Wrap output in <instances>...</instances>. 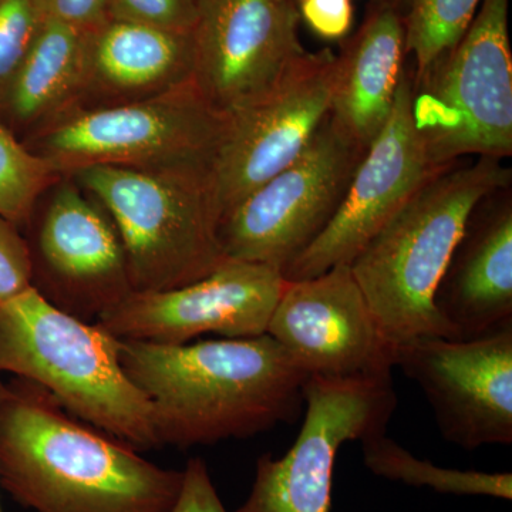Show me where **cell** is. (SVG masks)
<instances>
[{"label": "cell", "mask_w": 512, "mask_h": 512, "mask_svg": "<svg viewBox=\"0 0 512 512\" xmlns=\"http://www.w3.org/2000/svg\"><path fill=\"white\" fill-rule=\"evenodd\" d=\"M303 404L298 439L284 457L258 458L251 493L235 512H329L339 448L386 433L397 397L392 375L309 376Z\"/></svg>", "instance_id": "obj_8"}, {"label": "cell", "mask_w": 512, "mask_h": 512, "mask_svg": "<svg viewBox=\"0 0 512 512\" xmlns=\"http://www.w3.org/2000/svg\"><path fill=\"white\" fill-rule=\"evenodd\" d=\"M43 22L37 0H0V100Z\"/></svg>", "instance_id": "obj_24"}, {"label": "cell", "mask_w": 512, "mask_h": 512, "mask_svg": "<svg viewBox=\"0 0 512 512\" xmlns=\"http://www.w3.org/2000/svg\"><path fill=\"white\" fill-rule=\"evenodd\" d=\"M3 372L43 387L77 419L137 451L160 447L150 403L120 365L119 339L32 286L0 303Z\"/></svg>", "instance_id": "obj_4"}, {"label": "cell", "mask_w": 512, "mask_h": 512, "mask_svg": "<svg viewBox=\"0 0 512 512\" xmlns=\"http://www.w3.org/2000/svg\"><path fill=\"white\" fill-rule=\"evenodd\" d=\"M183 471L77 423L52 393L16 377L0 399V485L36 512H171Z\"/></svg>", "instance_id": "obj_2"}, {"label": "cell", "mask_w": 512, "mask_h": 512, "mask_svg": "<svg viewBox=\"0 0 512 512\" xmlns=\"http://www.w3.org/2000/svg\"><path fill=\"white\" fill-rule=\"evenodd\" d=\"M296 0H202L192 83L224 116L281 82L305 55Z\"/></svg>", "instance_id": "obj_15"}, {"label": "cell", "mask_w": 512, "mask_h": 512, "mask_svg": "<svg viewBox=\"0 0 512 512\" xmlns=\"http://www.w3.org/2000/svg\"><path fill=\"white\" fill-rule=\"evenodd\" d=\"M477 210L434 296L450 340L478 338L512 320L511 205L485 217Z\"/></svg>", "instance_id": "obj_18"}, {"label": "cell", "mask_w": 512, "mask_h": 512, "mask_svg": "<svg viewBox=\"0 0 512 512\" xmlns=\"http://www.w3.org/2000/svg\"><path fill=\"white\" fill-rule=\"evenodd\" d=\"M32 258L18 225L0 215V303L32 286Z\"/></svg>", "instance_id": "obj_26"}, {"label": "cell", "mask_w": 512, "mask_h": 512, "mask_svg": "<svg viewBox=\"0 0 512 512\" xmlns=\"http://www.w3.org/2000/svg\"><path fill=\"white\" fill-rule=\"evenodd\" d=\"M62 175L33 154L0 120V215L28 224L36 205Z\"/></svg>", "instance_id": "obj_23"}, {"label": "cell", "mask_w": 512, "mask_h": 512, "mask_svg": "<svg viewBox=\"0 0 512 512\" xmlns=\"http://www.w3.org/2000/svg\"><path fill=\"white\" fill-rule=\"evenodd\" d=\"M225 121L191 83L136 103L67 111L23 144L60 175L92 165L210 170Z\"/></svg>", "instance_id": "obj_6"}, {"label": "cell", "mask_w": 512, "mask_h": 512, "mask_svg": "<svg viewBox=\"0 0 512 512\" xmlns=\"http://www.w3.org/2000/svg\"><path fill=\"white\" fill-rule=\"evenodd\" d=\"M410 2H412V0H375V3L392 6V8L400 10L402 13H404V10L409 9Z\"/></svg>", "instance_id": "obj_30"}, {"label": "cell", "mask_w": 512, "mask_h": 512, "mask_svg": "<svg viewBox=\"0 0 512 512\" xmlns=\"http://www.w3.org/2000/svg\"><path fill=\"white\" fill-rule=\"evenodd\" d=\"M511 171L494 158L444 168L421 185L350 262L383 338L396 346L423 336L446 338L434 296L471 217Z\"/></svg>", "instance_id": "obj_3"}, {"label": "cell", "mask_w": 512, "mask_h": 512, "mask_svg": "<svg viewBox=\"0 0 512 512\" xmlns=\"http://www.w3.org/2000/svg\"><path fill=\"white\" fill-rule=\"evenodd\" d=\"M483 0H412L404 13L406 52L416 63L413 82L450 52L473 22Z\"/></svg>", "instance_id": "obj_22"}, {"label": "cell", "mask_w": 512, "mask_h": 512, "mask_svg": "<svg viewBox=\"0 0 512 512\" xmlns=\"http://www.w3.org/2000/svg\"><path fill=\"white\" fill-rule=\"evenodd\" d=\"M183 474V487L171 512H228L202 458L188 460Z\"/></svg>", "instance_id": "obj_28"}, {"label": "cell", "mask_w": 512, "mask_h": 512, "mask_svg": "<svg viewBox=\"0 0 512 512\" xmlns=\"http://www.w3.org/2000/svg\"><path fill=\"white\" fill-rule=\"evenodd\" d=\"M45 20L90 30L107 19L109 0H37Z\"/></svg>", "instance_id": "obj_29"}, {"label": "cell", "mask_w": 512, "mask_h": 512, "mask_svg": "<svg viewBox=\"0 0 512 512\" xmlns=\"http://www.w3.org/2000/svg\"><path fill=\"white\" fill-rule=\"evenodd\" d=\"M130 382L147 397L160 446H211L295 423L308 376L269 335L184 345L119 339Z\"/></svg>", "instance_id": "obj_1"}, {"label": "cell", "mask_w": 512, "mask_h": 512, "mask_svg": "<svg viewBox=\"0 0 512 512\" xmlns=\"http://www.w3.org/2000/svg\"><path fill=\"white\" fill-rule=\"evenodd\" d=\"M406 55L404 13L375 3L336 56L329 119L362 153L392 113Z\"/></svg>", "instance_id": "obj_19"}, {"label": "cell", "mask_w": 512, "mask_h": 512, "mask_svg": "<svg viewBox=\"0 0 512 512\" xmlns=\"http://www.w3.org/2000/svg\"><path fill=\"white\" fill-rule=\"evenodd\" d=\"M412 116L436 167L464 156H511L508 0H483L457 45L413 82Z\"/></svg>", "instance_id": "obj_7"}, {"label": "cell", "mask_w": 512, "mask_h": 512, "mask_svg": "<svg viewBox=\"0 0 512 512\" xmlns=\"http://www.w3.org/2000/svg\"><path fill=\"white\" fill-rule=\"evenodd\" d=\"M28 241L32 288L56 308L96 323L133 292L116 228L69 175L50 187ZM28 222V224H29Z\"/></svg>", "instance_id": "obj_12"}, {"label": "cell", "mask_w": 512, "mask_h": 512, "mask_svg": "<svg viewBox=\"0 0 512 512\" xmlns=\"http://www.w3.org/2000/svg\"><path fill=\"white\" fill-rule=\"evenodd\" d=\"M366 467L376 476L387 480L429 487L441 494L483 495V497L512 498L510 473H484L476 470H456L434 466L420 460L410 451L384 434L362 441Z\"/></svg>", "instance_id": "obj_21"}, {"label": "cell", "mask_w": 512, "mask_h": 512, "mask_svg": "<svg viewBox=\"0 0 512 512\" xmlns=\"http://www.w3.org/2000/svg\"><path fill=\"white\" fill-rule=\"evenodd\" d=\"M288 281L274 266L225 259L200 281L131 292L97 325L117 339L184 345L204 333L228 339L265 335Z\"/></svg>", "instance_id": "obj_14"}, {"label": "cell", "mask_w": 512, "mask_h": 512, "mask_svg": "<svg viewBox=\"0 0 512 512\" xmlns=\"http://www.w3.org/2000/svg\"><path fill=\"white\" fill-rule=\"evenodd\" d=\"M202 0H109L107 19L140 23L171 32H192Z\"/></svg>", "instance_id": "obj_25"}, {"label": "cell", "mask_w": 512, "mask_h": 512, "mask_svg": "<svg viewBox=\"0 0 512 512\" xmlns=\"http://www.w3.org/2000/svg\"><path fill=\"white\" fill-rule=\"evenodd\" d=\"M86 30L45 20L0 100V120L25 141L72 109L82 86Z\"/></svg>", "instance_id": "obj_20"}, {"label": "cell", "mask_w": 512, "mask_h": 512, "mask_svg": "<svg viewBox=\"0 0 512 512\" xmlns=\"http://www.w3.org/2000/svg\"><path fill=\"white\" fill-rule=\"evenodd\" d=\"M116 228L133 292L200 281L227 259L208 168L92 165L69 174Z\"/></svg>", "instance_id": "obj_5"}, {"label": "cell", "mask_w": 512, "mask_h": 512, "mask_svg": "<svg viewBox=\"0 0 512 512\" xmlns=\"http://www.w3.org/2000/svg\"><path fill=\"white\" fill-rule=\"evenodd\" d=\"M394 366L419 384L450 443L512 444V320L474 339L409 340L396 346Z\"/></svg>", "instance_id": "obj_11"}, {"label": "cell", "mask_w": 512, "mask_h": 512, "mask_svg": "<svg viewBox=\"0 0 512 512\" xmlns=\"http://www.w3.org/2000/svg\"><path fill=\"white\" fill-rule=\"evenodd\" d=\"M363 154L328 117L298 160L222 217L225 256L284 271L328 227Z\"/></svg>", "instance_id": "obj_9"}, {"label": "cell", "mask_w": 512, "mask_h": 512, "mask_svg": "<svg viewBox=\"0 0 512 512\" xmlns=\"http://www.w3.org/2000/svg\"><path fill=\"white\" fill-rule=\"evenodd\" d=\"M335 60L330 50L306 52L271 92L227 116L210 167L221 220L312 143L329 117Z\"/></svg>", "instance_id": "obj_10"}, {"label": "cell", "mask_w": 512, "mask_h": 512, "mask_svg": "<svg viewBox=\"0 0 512 512\" xmlns=\"http://www.w3.org/2000/svg\"><path fill=\"white\" fill-rule=\"evenodd\" d=\"M266 335L308 377L392 375L396 348L383 338L349 265L288 282Z\"/></svg>", "instance_id": "obj_16"}, {"label": "cell", "mask_w": 512, "mask_h": 512, "mask_svg": "<svg viewBox=\"0 0 512 512\" xmlns=\"http://www.w3.org/2000/svg\"><path fill=\"white\" fill-rule=\"evenodd\" d=\"M192 76V32L106 19L86 30L82 86L70 110L151 99L191 84Z\"/></svg>", "instance_id": "obj_17"}, {"label": "cell", "mask_w": 512, "mask_h": 512, "mask_svg": "<svg viewBox=\"0 0 512 512\" xmlns=\"http://www.w3.org/2000/svg\"><path fill=\"white\" fill-rule=\"evenodd\" d=\"M412 93L413 80L404 72L392 113L360 158L338 210L319 237L285 266L286 281L349 265L421 185L444 170L431 163L414 126Z\"/></svg>", "instance_id": "obj_13"}, {"label": "cell", "mask_w": 512, "mask_h": 512, "mask_svg": "<svg viewBox=\"0 0 512 512\" xmlns=\"http://www.w3.org/2000/svg\"><path fill=\"white\" fill-rule=\"evenodd\" d=\"M3 389H5V383L0 379V399H2ZM0 512H2V508H0Z\"/></svg>", "instance_id": "obj_31"}, {"label": "cell", "mask_w": 512, "mask_h": 512, "mask_svg": "<svg viewBox=\"0 0 512 512\" xmlns=\"http://www.w3.org/2000/svg\"><path fill=\"white\" fill-rule=\"evenodd\" d=\"M299 19L326 40L348 36L353 25L352 0H296Z\"/></svg>", "instance_id": "obj_27"}]
</instances>
